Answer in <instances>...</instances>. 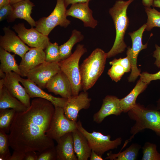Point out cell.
I'll list each match as a JSON object with an SVG mask.
<instances>
[{"mask_svg": "<svg viewBox=\"0 0 160 160\" xmlns=\"http://www.w3.org/2000/svg\"><path fill=\"white\" fill-rule=\"evenodd\" d=\"M55 111L49 101L36 98L25 111L16 112L8 135L14 150L26 153L41 152L55 146L54 140L46 135Z\"/></svg>", "mask_w": 160, "mask_h": 160, "instance_id": "obj_1", "label": "cell"}, {"mask_svg": "<svg viewBox=\"0 0 160 160\" xmlns=\"http://www.w3.org/2000/svg\"><path fill=\"white\" fill-rule=\"evenodd\" d=\"M134 0L116 1L109 13L112 17L116 31V36L113 45L107 53V58L114 57L124 51L127 46L124 41V36L129 25L127 10Z\"/></svg>", "mask_w": 160, "mask_h": 160, "instance_id": "obj_2", "label": "cell"}, {"mask_svg": "<svg viewBox=\"0 0 160 160\" xmlns=\"http://www.w3.org/2000/svg\"><path fill=\"white\" fill-rule=\"evenodd\" d=\"M127 113L129 118L135 121V123L130 129L132 135L125 141V145L137 134L145 129H151L160 136V111L147 108L136 103Z\"/></svg>", "mask_w": 160, "mask_h": 160, "instance_id": "obj_3", "label": "cell"}, {"mask_svg": "<svg viewBox=\"0 0 160 160\" xmlns=\"http://www.w3.org/2000/svg\"><path fill=\"white\" fill-rule=\"evenodd\" d=\"M107 58V53L97 48L83 61L79 66L83 91H87L94 85L104 71Z\"/></svg>", "mask_w": 160, "mask_h": 160, "instance_id": "obj_4", "label": "cell"}, {"mask_svg": "<svg viewBox=\"0 0 160 160\" xmlns=\"http://www.w3.org/2000/svg\"><path fill=\"white\" fill-rule=\"evenodd\" d=\"M87 52L84 45L78 44L69 57L58 62L61 70L65 74L71 85L72 95H78L82 90L79 63L81 56Z\"/></svg>", "mask_w": 160, "mask_h": 160, "instance_id": "obj_5", "label": "cell"}, {"mask_svg": "<svg viewBox=\"0 0 160 160\" xmlns=\"http://www.w3.org/2000/svg\"><path fill=\"white\" fill-rule=\"evenodd\" d=\"M76 127L87 138L92 150L100 156L110 150L116 148L121 143V137L111 140L110 135H104L94 131L92 132H88L83 127L79 119L76 122Z\"/></svg>", "mask_w": 160, "mask_h": 160, "instance_id": "obj_6", "label": "cell"}, {"mask_svg": "<svg viewBox=\"0 0 160 160\" xmlns=\"http://www.w3.org/2000/svg\"><path fill=\"white\" fill-rule=\"evenodd\" d=\"M56 1L55 7L50 15L47 17L41 18L36 22L35 29L47 36L57 26L59 25L66 28L71 23V21L66 18V8L63 0Z\"/></svg>", "mask_w": 160, "mask_h": 160, "instance_id": "obj_7", "label": "cell"}, {"mask_svg": "<svg viewBox=\"0 0 160 160\" xmlns=\"http://www.w3.org/2000/svg\"><path fill=\"white\" fill-rule=\"evenodd\" d=\"M55 107V112L46 135L56 141L65 134L76 129L77 122L68 119L64 114L63 108Z\"/></svg>", "mask_w": 160, "mask_h": 160, "instance_id": "obj_8", "label": "cell"}, {"mask_svg": "<svg viewBox=\"0 0 160 160\" xmlns=\"http://www.w3.org/2000/svg\"><path fill=\"white\" fill-rule=\"evenodd\" d=\"M146 27V25L145 24L137 30L129 33L132 42V47H128L126 52L131 65V72L128 77L129 82L134 81L141 74L140 71L137 66V60L140 52L147 47V43L143 44L142 41L143 33Z\"/></svg>", "mask_w": 160, "mask_h": 160, "instance_id": "obj_9", "label": "cell"}, {"mask_svg": "<svg viewBox=\"0 0 160 160\" xmlns=\"http://www.w3.org/2000/svg\"><path fill=\"white\" fill-rule=\"evenodd\" d=\"M58 62L45 61L29 71L26 77L41 88H45L48 81L61 70Z\"/></svg>", "mask_w": 160, "mask_h": 160, "instance_id": "obj_10", "label": "cell"}, {"mask_svg": "<svg viewBox=\"0 0 160 160\" xmlns=\"http://www.w3.org/2000/svg\"><path fill=\"white\" fill-rule=\"evenodd\" d=\"M12 28L21 39L31 47L44 50L50 42L48 36L43 34L33 27L29 29L26 28L23 23L15 25Z\"/></svg>", "mask_w": 160, "mask_h": 160, "instance_id": "obj_11", "label": "cell"}, {"mask_svg": "<svg viewBox=\"0 0 160 160\" xmlns=\"http://www.w3.org/2000/svg\"><path fill=\"white\" fill-rule=\"evenodd\" d=\"M92 100L87 91L76 95H72L67 99L63 108L65 116L69 120L77 122L79 113L82 109H88Z\"/></svg>", "mask_w": 160, "mask_h": 160, "instance_id": "obj_12", "label": "cell"}, {"mask_svg": "<svg viewBox=\"0 0 160 160\" xmlns=\"http://www.w3.org/2000/svg\"><path fill=\"white\" fill-rule=\"evenodd\" d=\"M4 33L0 36V48L19 56L21 58L30 49L9 27L3 28Z\"/></svg>", "mask_w": 160, "mask_h": 160, "instance_id": "obj_13", "label": "cell"}, {"mask_svg": "<svg viewBox=\"0 0 160 160\" xmlns=\"http://www.w3.org/2000/svg\"><path fill=\"white\" fill-rule=\"evenodd\" d=\"M21 76L13 71L6 73L5 78L3 79L4 85L11 95L28 108L31 104V98L25 88L19 83Z\"/></svg>", "mask_w": 160, "mask_h": 160, "instance_id": "obj_14", "label": "cell"}, {"mask_svg": "<svg viewBox=\"0 0 160 160\" xmlns=\"http://www.w3.org/2000/svg\"><path fill=\"white\" fill-rule=\"evenodd\" d=\"M46 88L48 91L62 97L68 99L72 95L71 83L61 71L53 76L47 82Z\"/></svg>", "mask_w": 160, "mask_h": 160, "instance_id": "obj_15", "label": "cell"}, {"mask_svg": "<svg viewBox=\"0 0 160 160\" xmlns=\"http://www.w3.org/2000/svg\"><path fill=\"white\" fill-rule=\"evenodd\" d=\"M89 2L71 4L70 8L66 10V16L79 19L83 23L85 27L95 28L98 22L93 17L92 11L89 7Z\"/></svg>", "mask_w": 160, "mask_h": 160, "instance_id": "obj_16", "label": "cell"}, {"mask_svg": "<svg viewBox=\"0 0 160 160\" xmlns=\"http://www.w3.org/2000/svg\"><path fill=\"white\" fill-rule=\"evenodd\" d=\"M45 53L42 49L31 47L22 58L19 65L22 77H26L28 73L38 65L45 61Z\"/></svg>", "mask_w": 160, "mask_h": 160, "instance_id": "obj_17", "label": "cell"}, {"mask_svg": "<svg viewBox=\"0 0 160 160\" xmlns=\"http://www.w3.org/2000/svg\"><path fill=\"white\" fill-rule=\"evenodd\" d=\"M120 100L114 96L108 95L105 97L100 109L93 115V121L100 124L105 117L110 115H120L123 112Z\"/></svg>", "mask_w": 160, "mask_h": 160, "instance_id": "obj_18", "label": "cell"}, {"mask_svg": "<svg viewBox=\"0 0 160 160\" xmlns=\"http://www.w3.org/2000/svg\"><path fill=\"white\" fill-rule=\"evenodd\" d=\"M20 81L25 89L31 98H40L51 102L55 107L63 108L67 100L66 98L54 97L43 91L34 82L30 79L20 77Z\"/></svg>", "mask_w": 160, "mask_h": 160, "instance_id": "obj_19", "label": "cell"}, {"mask_svg": "<svg viewBox=\"0 0 160 160\" xmlns=\"http://www.w3.org/2000/svg\"><path fill=\"white\" fill-rule=\"evenodd\" d=\"M12 10L8 17V22L14 21L17 18L26 20L31 27H35L36 22L31 17L33 7L35 6L30 0H23L12 5Z\"/></svg>", "mask_w": 160, "mask_h": 160, "instance_id": "obj_20", "label": "cell"}, {"mask_svg": "<svg viewBox=\"0 0 160 160\" xmlns=\"http://www.w3.org/2000/svg\"><path fill=\"white\" fill-rule=\"evenodd\" d=\"M58 160H78L74 152L72 132H68L56 141Z\"/></svg>", "mask_w": 160, "mask_h": 160, "instance_id": "obj_21", "label": "cell"}, {"mask_svg": "<svg viewBox=\"0 0 160 160\" xmlns=\"http://www.w3.org/2000/svg\"><path fill=\"white\" fill-rule=\"evenodd\" d=\"M11 108L17 112L25 111L28 108L13 96L4 85V80H0V109Z\"/></svg>", "mask_w": 160, "mask_h": 160, "instance_id": "obj_22", "label": "cell"}, {"mask_svg": "<svg viewBox=\"0 0 160 160\" xmlns=\"http://www.w3.org/2000/svg\"><path fill=\"white\" fill-rule=\"evenodd\" d=\"M74 152L78 160H87L92 149L84 135L77 128L72 132Z\"/></svg>", "mask_w": 160, "mask_h": 160, "instance_id": "obj_23", "label": "cell"}, {"mask_svg": "<svg viewBox=\"0 0 160 160\" xmlns=\"http://www.w3.org/2000/svg\"><path fill=\"white\" fill-rule=\"evenodd\" d=\"M148 84L140 79L129 93L120 99V103L123 112H127L135 105L138 96L145 89Z\"/></svg>", "mask_w": 160, "mask_h": 160, "instance_id": "obj_24", "label": "cell"}, {"mask_svg": "<svg viewBox=\"0 0 160 160\" xmlns=\"http://www.w3.org/2000/svg\"><path fill=\"white\" fill-rule=\"evenodd\" d=\"M15 55L0 48V71L7 73L11 71L15 72L21 76L19 65L15 58Z\"/></svg>", "mask_w": 160, "mask_h": 160, "instance_id": "obj_25", "label": "cell"}, {"mask_svg": "<svg viewBox=\"0 0 160 160\" xmlns=\"http://www.w3.org/2000/svg\"><path fill=\"white\" fill-rule=\"evenodd\" d=\"M84 39V36L80 31L75 29L73 30L68 40L59 46L60 60L66 59L71 56L72 54L71 51L73 46L77 43L82 41Z\"/></svg>", "mask_w": 160, "mask_h": 160, "instance_id": "obj_26", "label": "cell"}, {"mask_svg": "<svg viewBox=\"0 0 160 160\" xmlns=\"http://www.w3.org/2000/svg\"><path fill=\"white\" fill-rule=\"evenodd\" d=\"M141 148L140 145L133 143L122 152L120 151L117 153H113L111 152L108 153L105 159L111 160H135Z\"/></svg>", "mask_w": 160, "mask_h": 160, "instance_id": "obj_27", "label": "cell"}, {"mask_svg": "<svg viewBox=\"0 0 160 160\" xmlns=\"http://www.w3.org/2000/svg\"><path fill=\"white\" fill-rule=\"evenodd\" d=\"M12 109H0V129L9 133L11 125L16 113Z\"/></svg>", "mask_w": 160, "mask_h": 160, "instance_id": "obj_28", "label": "cell"}, {"mask_svg": "<svg viewBox=\"0 0 160 160\" xmlns=\"http://www.w3.org/2000/svg\"><path fill=\"white\" fill-rule=\"evenodd\" d=\"M145 11L148 16L145 30L149 31L153 27L160 28V12L151 7H145Z\"/></svg>", "mask_w": 160, "mask_h": 160, "instance_id": "obj_29", "label": "cell"}, {"mask_svg": "<svg viewBox=\"0 0 160 160\" xmlns=\"http://www.w3.org/2000/svg\"><path fill=\"white\" fill-rule=\"evenodd\" d=\"M44 51L45 53V61L51 63L61 61L59 46L57 43H52L49 42Z\"/></svg>", "mask_w": 160, "mask_h": 160, "instance_id": "obj_30", "label": "cell"}, {"mask_svg": "<svg viewBox=\"0 0 160 160\" xmlns=\"http://www.w3.org/2000/svg\"><path fill=\"white\" fill-rule=\"evenodd\" d=\"M142 149L143 155L142 160H160V154L155 144L146 142Z\"/></svg>", "mask_w": 160, "mask_h": 160, "instance_id": "obj_31", "label": "cell"}, {"mask_svg": "<svg viewBox=\"0 0 160 160\" xmlns=\"http://www.w3.org/2000/svg\"><path fill=\"white\" fill-rule=\"evenodd\" d=\"M8 136L3 130L0 129V160H9L11 156Z\"/></svg>", "mask_w": 160, "mask_h": 160, "instance_id": "obj_32", "label": "cell"}, {"mask_svg": "<svg viewBox=\"0 0 160 160\" xmlns=\"http://www.w3.org/2000/svg\"><path fill=\"white\" fill-rule=\"evenodd\" d=\"M109 64L112 66L108 70V74L112 80L117 82L126 73L125 71L123 66L116 60L115 58L110 61Z\"/></svg>", "mask_w": 160, "mask_h": 160, "instance_id": "obj_33", "label": "cell"}, {"mask_svg": "<svg viewBox=\"0 0 160 160\" xmlns=\"http://www.w3.org/2000/svg\"><path fill=\"white\" fill-rule=\"evenodd\" d=\"M37 152L38 156L37 160H57L55 146L48 148L41 152Z\"/></svg>", "mask_w": 160, "mask_h": 160, "instance_id": "obj_34", "label": "cell"}, {"mask_svg": "<svg viewBox=\"0 0 160 160\" xmlns=\"http://www.w3.org/2000/svg\"><path fill=\"white\" fill-rule=\"evenodd\" d=\"M140 76V79L142 81L148 84L152 81L160 80V71L154 74H151L147 72H143L141 73Z\"/></svg>", "mask_w": 160, "mask_h": 160, "instance_id": "obj_35", "label": "cell"}, {"mask_svg": "<svg viewBox=\"0 0 160 160\" xmlns=\"http://www.w3.org/2000/svg\"><path fill=\"white\" fill-rule=\"evenodd\" d=\"M12 10V7L10 4L0 9V21L7 18Z\"/></svg>", "mask_w": 160, "mask_h": 160, "instance_id": "obj_36", "label": "cell"}, {"mask_svg": "<svg viewBox=\"0 0 160 160\" xmlns=\"http://www.w3.org/2000/svg\"><path fill=\"white\" fill-rule=\"evenodd\" d=\"M116 60L124 68L126 73L130 71H131V65L130 60L128 56L124 58H120L117 59Z\"/></svg>", "mask_w": 160, "mask_h": 160, "instance_id": "obj_37", "label": "cell"}, {"mask_svg": "<svg viewBox=\"0 0 160 160\" xmlns=\"http://www.w3.org/2000/svg\"><path fill=\"white\" fill-rule=\"evenodd\" d=\"M25 156V153L14 150L9 160H24Z\"/></svg>", "mask_w": 160, "mask_h": 160, "instance_id": "obj_38", "label": "cell"}, {"mask_svg": "<svg viewBox=\"0 0 160 160\" xmlns=\"http://www.w3.org/2000/svg\"><path fill=\"white\" fill-rule=\"evenodd\" d=\"M156 49L154 51L153 56L156 59L154 64L159 68H160V46L156 44Z\"/></svg>", "mask_w": 160, "mask_h": 160, "instance_id": "obj_39", "label": "cell"}, {"mask_svg": "<svg viewBox=\"0 0 160 160\" xmlns=\"http://www.w3.org/2000/svg\"><path fill=\"white\" fill-rule=\"evenodd\" d=\"M37 152L31 151L25 153V156L24 160H37L38 157Z\"/></svg>", "mask_w": 160, "mask_h": 160, "instance_id": "obj_40", "label": "cell"}, {"mask_svg": "<svg viewBox=\"0 0 160 160\" xmlns=\"http://www.w3.org/2000/svg\"><path fill=\"white\" fill-rule=\"evenodd\" d=\"M92 0H63L64 4L66 8L70 4L76 3L89 2Z\"/></svg>", "mask_w": 160, "mask_h": 160, "instance_id": "obj_41", "label": "cell"}, {"mask_svg": "<svg viewBox=\"0 0 160 160\" xmlns=\"http://www.w3.org/2000/svg\"><path fill=\"white\" fill-rule=\"evenodd\" d=\"M102 157L98 155L93 151L92 150L89 158L90 160H103V159Z\"/></svg>", "mask_w": 160, "mask_h": 160, "instance_id": "obj_42", "label": "cell"}, {"mask_svg": "<svg viewBox=\"0 0 160 160\" xmlns=\"http://www.w3.org/2000/svg\"><path fill=\"white\" fill-rule=\"evenodd\" d=\"M154 0H142L143 5L146 7L152 6Z\"/></svg>", "mask_w": 160, "mask_h": 160, "instance_id": "obj_43", "label": "cell"}, {"mask_svg": "<svg viewBox=\"0 0 160 160\" xmlns=\"http://www.w3.org/2000/svg\"><path fill=\"white\" fill-rule=\"evenodd\" d=\"M10 4V0H0V9Z\"/></svg>", "mask_w": 160, "mask_h": 160, "instance_id": "obj_44", "label": "cell"}, {"mask_svg": "<svg viewBox=\"0 0 160 160\" xmlns=\"http://www.w3.org/2000/svg\"><path fill=\"white\" fill-rule=\"evenodd\" d=\"M152 6L160 8V0H154Z\"/></svg>", "mask_w": 160, "mask_h": 160, "instance_id": "obj_45", "label": "cell"}, {"mask_svg": "<svg viewBox=\"0 0 160 160\" xmlns=\"http://www.w3.org/2000/svg\"><path fill=\"white\" fill-rule=\"evenodd\" d=\"M23 0H10V4L12 5L15 3Z\"/></svg>", "mask_w": 160, "mask_h": 160, "instance_id": "obj_46", "label": "cell"}, {"mask_svg": "<svg viewBox=\"0 0 160 160\" xmlns=\"http://www.w3.org/2000/svg\"><path fill=\"white\" fill-rule=\"evenodd\" d=\"M158 108L159 109H160V100H159L158 104Z\"/></svg>", "mask_w": 160, "mask_h": 160, "instance_id": "obj_47", "label": "cell"}]
</instances>
